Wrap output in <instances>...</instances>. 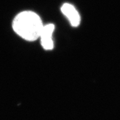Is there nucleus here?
<instances>
[{
  "label": "nucleus",
  "instance_id": "1",
  "mask_svg": "<svg viewBox=\"0 0 120 120\" xmlns=\"http://www.w3.org/2000/svg\"><path fill=\"white\" fill-rule=\"evenodd\" d=\"M44 25L41 17L33 11L19 13L12 23L15 33L28 41H34L38 39Z\"/></svg>",
  "mask_w": 120,
  "mask_h": 120
},
{
  "label": "nucleus",
  "instance_id": "2",
  "mask_svg": "<svg viewBox=\"0 0 120 120\" xmlns=\"http://www.w3.org/2000/svg\"><path fill=\"white\" fill-rule=\"evenodd\" d=\"M55 30V26L53 24L44 25L40 34L39 38L43 49L46 50H50L53 49L54 43L53 34Z\"/></svg>",
  "mask_w": 120,
  "mask_h": 120
},
{
  "label": "nucleus",
  "instance_id": "3",
  "mask_svg": "<svg viewBox=\"0 0 120 120\" xmlns=\"http://www.w3.org/2000/svg\"><path fill=\"white\" fill-rule=\"evenodd\" d=\"M61 12L68 19L71 26L77 27L80 25L81 21L80 15L79 12L72 4L64 3L61 8Z\"/></svg>",
  "mask_w": 120,
  "mask_h": 120
}]
</instances>
